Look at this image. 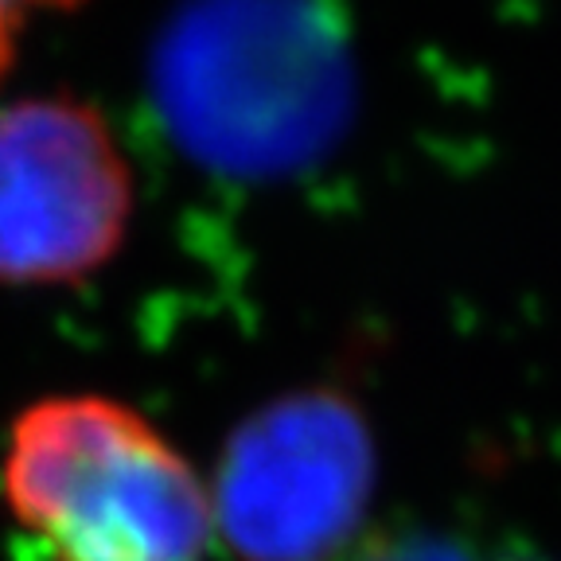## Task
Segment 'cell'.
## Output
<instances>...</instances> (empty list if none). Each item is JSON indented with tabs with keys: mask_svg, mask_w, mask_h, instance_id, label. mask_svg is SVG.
<instances>
[{
	"mask_svg": "<svg viewBox=\"0 0 561 561\" xmlns=\"http://www.w3.org/2000/svg\"><path fill=\"white\" fill-rule=\"evenodd\" d=\"M152 105L192 160L280 175L324 157L355 105L335 0H187L152 55Z\"/></svg>",
	"mask_w": 561,
	"mask_h": 561,
	"instance_id": "obj_1",
	"label": "cell"
},
{
	"mask_svg": "<svg viewBox=\"0 0 561 561\" xmlns=\"http://www.w3.org/2000/svg\"><path fill=\"white\" fill-rule=\"evenodd\" d=\"M4 500L55 561H207L215 503L192 460L133 405H27L4 448Z\"/></svg>",
	"mask_w": 561,
	"mask_h": 561,
	"instance_id": "obj_2",
	"label": "cell"
},
{
	"mask_svg": "<svg viewBox=\"0 0 561 561\" xmlns=\"http://www.w3.org/2000/svg\"><path fill=\"white\" fill-rule=\"evenodd\" d=\"M375 491V440L340 394L305 390L242 421L210 488L215 530L242 561H328Z\"/></svg>",
	"mask_w": 561,
	"mask_h": 561,
	"instance_id": "obj_3",
	"label": "cell"
},
{
	"mask_svg": "<svg viewBox=\"0 0 561 561\" xmlns=\"http://www.w3.org/2000/svg\"><path fill=\"white\" fill-rule=\"evenodd\" d=\"M129 215V164L94 105L51 94L0 110V285L90 277Z\"/></svg>",
	"mask_w": 561,
	"mask_h": 561,
	"instance_id": "obj_4",
	"label": "cell"
},
{
	"mask_svg": "<svg viewBox=\"0 0 561 561\" xmlns=\"http://www.w3.org/2000/svg\"><path fill=\"white\" fill-rule=\"evenodd\" d=\"M75 4H82V0H0V79L9 75L27 27L35 20L75 9Z\"/></svg>",
	"mask_w": 561,
	"mask_h": 561,
	"instance_id": "obj_5",
	"label": "cell"
}]
</instances>
